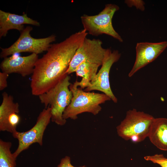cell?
Here are the masks:
<instances>
[{
    "mask_svg": "<svg viewBox=\"0 0 167 167\" xmlns=\"http://www.w3.org/2000/svg\"><path fill=\"white\" fill-rule=\"evenodd\" d=\"M100 66L96 64L85 62L81 63L75 72L77 76L82 77V79L79 82L76 80L74 83L82 89L88 87L95 78Z\"/></svg>",
    "mask_w": 167,
    "mask_h": 167,
    "instance_id": "obj_15",
    "label": "cell"
},
{
    "mask_svg": "<svg viewBox=\"0 0 167 167\" xmlns=\"http://www.w3.org/2000/svg\"><path fill=\"white\" fill-rule=\"evenodd\" d=\"M121 56V54L118 50L112 51L109 48L101 69L90 85L84 91L90 92L97 90L101 92L108 96L114 102L117 103L118 99L110 87L109 74L112 66L119 60Z\"/></svg>",
    "mask_w": 167,
    "mask_h": 167,
    "instance_id": "obj_9",
    "label": "cell"
},
{
    "mask_svg": "<svg viewBox=\"0 0 167 167\" xmlns=\"http://www.w3.org/2000/svg\"><path fill=\"white\" fill-rule=\"evenodd\" d=\"M119 9V6L115 4H107L97 15H82L80 19L84 29L92 36H98L105 34L122 42V38L114 30L112 24L113 15Z\"/></svg>",
    "mask_w": 167,
    "mask_h": 167,
    "instance_id": "obj_5",
    "label": "cell"
},
{
    "mask_svg": "<svg viewBox=\"0 0 167 167\" xmlns=\"http://www.w3.org/2000/svg\"><path fill=\"white\" fill-rule=\"evenodd\" d=\"M24 24L40 26L39 22L28 17L26 13L19 15L0 10V38L6 36L8 31L11 29H16L21 32L25 28Z\"/></svg>",
    "mask_w": 167,
    "mask_h": 167,
    "instance_id": "obj_13",
    "label": "cell"
},
{
    "mask_svg": "<svg viewBox=\"0 0 167 167\" xmlns=\"http://www.w3.org/2000/svg\"><path fill=\"white\" fill-rule=\"evenodd\" d=\"M148 137L158 148L167 151V118H154Z\"/></svg>",
    "mask_w": 167,
    "mask_h": 167,
    "instance_id": "obj_14",
    "label": "cell"
},
{
    "mask_svg": "<svg viewBox=\"0 0 167 167\" xmlns=\"http://www.w3.org/2000/svg\"><path fill=\"white\" fill-rule=\"evenodd\" d=\"M57 167H76L73 166L71 163L70 157L68 156H66L62 158L60 161V163L58 165ZM78 167H86L85 165H83Z\"/></svg>",
    "mask_w": 167,
    "mask_h": 167,
    "instance_id": "obj_20",
    "label": "cell"
},
{
    "mask_svg": "<svg viewBox=\"0 0 167 167\" xmlns=\"http://www.w3.org/2000/svg\"><path fill=\"white\" fill-rule=\"evenodd\" d=\"M51 118V108L48 106L40 113L36 123L30 130L23 132L16 131L12 133L13 137L17 139L19 142L17 149L13 153L15 158L22 151L28 149L33 143H36L42 146L44 132Z\"/></svg>",
    "mask_w": 167,
    "mask_h": 167,
    "instance_id": "obj_8",
    "label": "cell"
},
{
    "mask_svg": "<svg viewBox=\"0 0 167 167\" xmlns=\"http://www.w3.org/2000/svg\"><path fill=\"white\" fill-rule=\"evenodd\" d=\"M2 100L0 106V131L12 133L16 131L20 121L19 114L18 103L15 102L13 97L6 92L2 94Z\"/></svg>",
    "mask_w": 167,
    "mask_h": 167,
    "instance_id": "obj_11",
    "label": "cell"
},
{
    "mask_svg": "<svg viewBox=\"0 0 167 167\" xmlns=\"http://www.w3.org/2000/svg\"><path fill=\"white\" fill-rule=\"evenodd\" d=\"M12 143L0 139V167H15L16 160L10 149Z\"/></svg>",
    "mask_w": 167,
    "mask_h": 167,
    "instance_id": "obj_16",
    "label": "cell"
},
{
    "mask_svg": "<svg viewBox=\"0 0 167 167\" xmlns=\"http://www.w3.org/2000/svg\"><path fill=\"white\" fill-rule=\"evenodd\" d=\"M73 96L69 105L63 114V118L76 119L77 115L84 112H88L94 115L98 114L102 108L100 105L111 100L110 98L104 93L86 92L74 83L69 87Z\"/></svg>",
    "mask_w": 167,
    "mask_h": 167,
    "instance_id": "obj_3",
    "label": "cell"
},
{
    "mask_svg": "<svg viewBox=\"0 0 167 167\" xmlns=\"http://www.w3.org/2000/svg\"><path fill=\"white\" fill-rule=\"evenodd\" d=\"M147 161H150L154 163L157 164L161 167H167V158L162 154H156L153 155L148 156L144 157Z\"/></svg>",
    "mask_w": 167,
    "mask_h": 167,
    "instance_id": "obj_17",
    "label": "cell"
},
{
    "mask_svg": "<svg viewBox=\"0 0 167 167\" xmlns=\"http://www.w3.org/2000/svg\"><path fill=\"white\" fill-rule=\"evenodd\" d=\"M154 118L152 115L135 109L129 110L116 127L118 134L126 140L142 141L148 137Z\"/></svg>",
    "mask_w": 167,
    "mask_h": 167,
    "instance_id": "obj_4",
    "label": "cell"
},
{
    "mask_svg": "<svg viewBox=\"0 0 167 167\" xmlns=\"http://www.w3.org/2000/svg\"><path fill=\"white\" fill-rule=\"evenodd\" d=\"M70 77L66 74L53 87L38 96L41 102L45 108H51V120L57 124L63 126L66 120L63 118L64 111L69 105L73 95L69 87Z\"/></svg>",
    "mask_w": 167,
    "mask_h": 167,
    "instance_id": "obj_2",
    "label": "cell"
},
{
    "mask_svg": "<svg viewBox=\"0 0 167 167\" xmlns=\"http://www.w3.org/2000/svg\"><path fill=\"white\" fill-rule=\"evenodd\" d=\"M32 29V27L27 26L20 32L19 38L10 46L5 48H1L0 58H4L16 53L25 52L38 55L47 51L50 43L56 40V36L52 35L44 38H34L30 34Z\"/></svg>",
    "mask_w": 167,
    "mask_h": 167,
    "instance_id": "obj_6",
    "label": "cell"
},
{
    "mask_svg": "<svg viewBox=\"0 0 167 167\" xmlns=\"http://www.w3.org/2000/svg\"><path fill=\"white\" fill-rule=\"evenodd\" d=\"M9 74L4 72H0V90L2 91L7 86V79Z\"/></svg>",
    "mask_w": 167,
    "mask_h": 167,
    "instance_id": "obj_19",
    "label": "cell"
},
{
    "mask_svg": "<svg viewBox=\"0 0 167 167\" xmlns=\"http://www.w3.org/2000/svg\"><path fill=\"white\" fill-rule=\"evenodd\" d=\"M125 2L129 6H134L136 8L142 11L144 9V2L142 0H126Z\"/></svg>",
    "mask_w": 167,
    "mask_h": 167,
    "instance_id": "obj_18",
    "label": "cell"
},
{
    "mask_svg": "<svg viewBox=\"0 0 167 167\" xmlns=\"http://www.w3.org/2000/svg\"><path fill=\"white\" fill-rule=\"evenodd\" d=\"M102 44L99 39L86 37L74 55L66 74L75 72L78 66L84 62L101 66L109 49L103 48Z\"/></svg>",
    "mask_w": 167,
    "mask_h": 167,
    "instance_id": "obj_7",
    "label": "cell"
},
{
    "mask_svg": "<svg viewBox=\"0 0 167 167\" xmlns=\"http://www.w3.org/2000/svg\"><path fill=\"white\" fill-rule=\"evenodd\" d=\"M38 58V55L35 53L26 56L13 55L4 58L0 68L2 72L9 75L16 73L25 77L33 74Z\"/></svg>",
    "mask_w": 167,
    "mask_h": 167,
    "instance_id": "obj_12",
    "label": "cell"
},
{
    "mask_svg": "<svg viewBox=\"0 0 167 167\" xmlns=\"http://www.w3.org/2000/svg\"><path fill=\"white\" fill-rule=\"evenodd\" d=\"M88 34L83 29L61 42L51 44L36 63L30 83L33 95L39 96L46 92L66 74L74 55Z\"/></svg>",
    "mask_w": 167,
    "mask_h": 167,
    "instance_id": "obj_1",
    "label": "cell"
},
{
    "mask_svg": "<svg viewBox=\"0 0 167 167\" xmlns=\"http://www.w3.org/2000/svg\"><path fill=\"white\" fill-rule=\"evenodd\" d=\"M167 47V41L158 43H138L133 67L128 74L132 77L139 70L155 60Z\"/></svg>",
    "mask_w": 167,
    "mask_h": 167,
    "instance_id": "obj_10",
    "label": "cell"
}]
</instances>
